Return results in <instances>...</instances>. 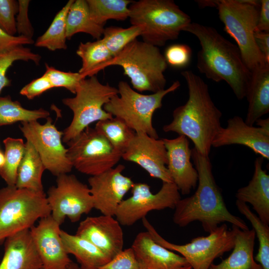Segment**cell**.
<instances>
[{
    "label": "cell",
    "instance_id": "obj_1",
    "mask_svg": "<svg viewBox=\"0 0 269 269\" xmlns=\"http://www.w3.org/2000/svg\"><path fill=\"white\" fill-rule=\"evenodd\" d=\"M191 159L198 172V186L191 196L180 199L175 207L174 223L184 227L199 221L205 232L213 231L226 222L246 230L249 227L241 218L232 214L227 208L221 191L216 183L209 156L191 149Z\"/></svg>",
    "mask_w": 269,
    "mask_h": 269
},
{
    "label": "cell",
    "instance_id": "obj_2",
    "mask_svg": "<svg viewBox=\"0 0 269 269\" xmlns=\"http://www.w3.org/2000/svg\"><path fill=\"white\" fill-rule=\"evenodd\" d=\"M188 90V99L175 108L173 119L163 126L165 132H174L190 139L201 154L209 156L212 141L222 126L221 112L214 104L207 84L191 70L181 72Z\"/></svg>",
    "mask_w": 269,
    "mask_h": 269
},
{
    "label": "cell",
    "instance_id": "obj_3",
    "mask_svg": "<svg viewBox=\"0 0 269 269\" xmlns=\"http://www.w3.org/2000/svg\"><path fill=\"white\" fill-rule=\"evenodd\" d=\"M195 36L201 48L197 53L198 71L216 82L224 81L238 100L246 97L252 72L247 67L237 45L214 27L191 22L184 29Z\"/></svg>",
    "mask_w": 269,
    "mask_h": 269
},
{
    "label": "cell",
    "instance_id": "obj_4",
    "mask_svg": "<svg viewBox=\"0 0 269 269\" xmlns=\"http://www.w3.org/2000/svg\"><path fill=\"white\" fill-rule=\"evenodd\" d=\"M132 25L140 26L143 41L163 46L176 39L191 22L190 17L172 0H139L129 6Z\"/></svg>",
    "mask_w": 269,
    "mask_h": 269
},
{
    "label": "cell",
    "instance_id": "obj_5",
    "mask_svg": "<svg viewBox=\"0 0 269 269\" xmlns=\"http://www.w3.org/2000/svg\"><path fill=\"white\" fill-rule=\"evenodd\" d=\"M205 5L217 9L224 30L236 42L244 63L251 72L269 63L259 50L254 38L260 0H206Z\"/></svg>",
    "mask_w": 269,
    "mask_h": 269
},
{
    "label": "cell",
    "instance_id": "obj_6",
    "mask_svg": "<svg viewBox=\"0 0 269 269\" xmlns=\"http://www.w3.org/2000/svg\"><path fill=\"white\" fill-rule=\"evenodd\" d=\"M119 66L130 79L133 87L152 93L165 89L164 75L167 64L159 48L137 39L128 44L103 67Z\"/></svg>",
    "mask_w": 269,
    "mask_h": 269
},
{
    "label": "cell",
    "instance_id": "obj_7",
    "mask_svg": "<svg viewBox=\"0 0 269 269\" xmlns=\"http://www.w3.org/2000/svg\"><path fill=\"white\" fill-rule=\"evenodd\" d=\"M180 86L174 81L168 88L149 95L140 94L133 89L128 82L118 84V95L115 96L104 106L105 111L123 120L135 133L142 132L154 138H158L152 125L154 112L161 108L162 100L168 94Z\"/></svg>",
    "mask_w": 269,
    "mask_h": 269
},
{
    "label": "cell",
    "instance_id": "obj_8",
    "mask_svg": "<svg viewBox=\"0 0 269 269\" xmlns=\"http://www.w3.org/2000/svg\"><path fill=\"white\" fill-rule=\"evenodd\" d=\"M44 192L8 186L0 188V243L30 229L38 219L51 215Z\"/></svg>",
    "mask_w": 269,
    "mask_h": 269
},
{
    "label": "cell",
    "instance_id": "obj_9",
    "mask_svg": "<svg viewBox=\"0 0 269 269\" xmlns=\"http://www.w3.org/2000/svg\"><path fill=\"white\" fill-rule=\"evenodd\" d=\"M117 95V88L109 84H102L96 75L83 79L75 97L62 99L63 104L73 114L70 124L63 132L62 141L67 143L93 123L112 118L113 116L104 110V106Z\"/></svg>",
    "mask_w": 269,
    "mask_h": 269
},
{
    "label": "cell",
    "instance_id": "obj_10",
    "mask_svg": "<svg viewBox=\"0 0 269 269\" xmlns=\"http://www.w3.org/2000/svg\"><path fill=\"white\" fill-rule=\"evenodd\" d=\"M142 222L152 239L158 244L171 251L178 253L185 259L192 269H209L213 261L234 247L235 233L229 229L226 223L219 226L207 236L193 238L184 245L170 243L162 237L146 219Z\"/></svg>",
    "mask_w": 269,
    "mask_h": 269
},
{
    "label": "cell",
    "instance_id": "obj_11",
    "mask_svg": "<svg viewBox=\"0 0 269 269\" xmlns=\"http://www.w3.org/2000/svg\"><path fill=\"white\" fill-rule=\"evenodd\" d=\"M67 144V156L73 167L91 176L114 167L122 156L103 135L90 127Z\"/></svg>",
    "mask_w": 269,
    "mask_h": 269
},
{
    "label": "cell",
    "instance_id": "obj_12",
    "mask_svg": "<svg viewBox=\"0 0 269 269\" xmlns=\"http://www.w3.org/2000/svg\"><path fill=\"white\" fill-rule=\"evenodd\" d=\"M46 197L51 215L60 225L66 217L76 223L94 208L89 187L73 174L57 176L56 184L49 189Z\"/></svg>",
    "mask_w": 269,
    "mask_h": 269
},
{
    "label": "cell",
    "instance_id": "obj_13",
    "mask_svg": "<svg viewBox=\"0 0 269 269\" xmlns=\"http://www.w3.org/2000/svg\"><path fill=\"white\" fill-rule=\"evenodd\" d=\"M131 190L132 196L121 202L114 216L124 226L134 225L151 211L174 209L181 199L179 191L173 182H162L161 188L155 194L145 183H134Z\"/></svg>",
    "mask_w": 269,
    "mask_h": 269
},
{
    "label": "cell",
    "instance_id": "obj_14",
    "mask_svg": "<svg viewBox=\"0 0 269 269\" xmlns=\"http://www.w3.org/2000/svg\"><path fill=\"white\" fill-rule=\"evenodd\" d=\"M19 128L38 153L46 170L56 176L71 171L73 166L67 156V148L62 144L63 133L52 124L50 117L43 125L37 121L21 122Z\"/></svg>",
    "mask_w": 269,
    "mask_h": 269
},
{
    "label": "cell",
    "instance_id": "obj_15",
    "mask_svg": "<svg viewBox=\"0 0 269 269\" xmlns=\"http://www.w3.org/2000/svg\"><path fill=\"white\" fill-rule=\"evenodd\" d=\"M124 165L116 166L88 178L94 208L102 215L114 216L116 210L134 182L122 172Z\"/></svg>",
    "mask_w": 269,
    "mask_h": 269
},
{
    "label": "cell",
    "instance_id": "obj_16",
    "mask_svg": "<svg viewBox=\"0 0 269 269\" xmlns=\"http://www.w3.org/2000/svg\"><path fill=\"white\" fill-rule=\"evenodd\" d=\"M122 158L136 163L151 177L162 182H173L167 168V152L162 139L135 133Z\"/></svg>",
    "mask_w": 269,
    "mask_h": 269
},
{
    "label": "cell",
    "instance_id": "obj_17",
    "mask_svg": "<svg viewBox=\"0 0 269 269\" xmlns=\"http://www.w3.org/2000/svg\"><path fill=\"white\" fill-rule=\"evenodd\" d=\"M60 226L50 215L39 219L38 224L30 229L41 269H67L72 262L63 244Z\"/></svg>",
    "mask_w": 269,
    "mask_h": 269
},
{
    "label": "cell",
    "instance_id": "obj_18",
    "mask_svg": "<svg viewBox=\"0 0 269 269\" xmlns=\"http://www.w3.org/2000/svg\"><path fill=\"white\" fill-rule=\"evenodd\" d=\"M240 144L251 149L263 158L269 159V128L247 124L241 117L235 116L227 121L215 136L212 147Z\"/></svg>",
    "mask_w": 269,
    "mask_h": 269
},
{
    "label": "cell",
    "instance_id": "obj_19",
    "mask_svg": "<svg viewBox=\"0 0 269 269\" xmlns=\"http://www.w3.org/2000/svg\"><path fill=\"white\" fill-rule=\"evenodd\" d=\"M114 216L88 217L81 221L76 235L83 238L112 259L123 250L124 234Z\"/></svg>",
    "mask_w": 269,
    "mask_h": 269
},
{
    "label": "cell",
    "instance_id": "obj_20",
    "mask_svg": "<svg viewBox=\"0 0 269 269\" xmlns=\"http://www.w3.org/2000/svg\"><path fill=\"white\" fill-rule=\"evenodd\" d=\"M162 139L167 152V168L173 182L182 194H189L197 185L198 172L191 161L188 138L179 135L174 138Z\"/></svg>",
    "mask_w": 269,
    "mask_h": 269
},
{
    "label": "cell",
    "instance_id": "obj_21",
    "mask_svg": "<svg viewBox=\"0 0 269 269\" xmlns=\"http://www.w3.org/2000/svg\"><path fill=\"white\" fill-rule=\"evenodd\" d=\"M139 269H180L184 258L157 243L147 231L139 233L131 247Z\"/></svg>",
    "mask_w": 269,
    "mask_h": 269
},
{
    "label": "cell",
    "instance_id": "obj_22",
    "mask_svg": "<svg viewBox=\"0 0 269 269\" xmlns=\"http://www.w3.org/2000/svg\"><path fill=\"white\" fill-rule=\"evenodd\" d=\"M0 269H41V262L30 229L5 240L4 252Z\"/></svg>",
    "mask_w": 269,
    "mask_h": 269
},
{
    "label": "cell",
    "instance_id": "obj_23",
    "mask_svg": "<svg viewBox=\"0 0 269 269\" xmlns=\"http://www.w3.org/2000/svg\"><path fill=\"white\" fill-rule=\"evenodd\" d=\"M264 158L257 157L254 172L248 184L237 191V200L252 205L257 216L265 224H269V175L263 169Z\"/></svg>",
    "mask_w": 269,
    "mask_h": 269
},
{
    "label": "cell",
    "instance_id": "obj_24",
    "mask_svg": "<svg viewBox=\"0 0 269 269\" xmlns=\"http://www.w3.org/2000/svg\"><path fill=\"white\" fill-rule=\"evenodd\" d=\"M251 72L245 97L249 104L245 122L254 126L258 120L269 112V63Z\"/></svg>",
    "mask_w": 269,
    "mask_h": 269
},
{
    "label": "cell",
    "instance_id": "obj_25",
    "mask_svg": "<svg viewBox=\"0 0 269 269\" xmlns=\"http://www.w3.org/2000/svg\"><path fill=\"white\" fill-rule=\"evenodd\" d=\"M235 242L230 255L218 264L213 263L209 269H263L254 257L256 234L254 230H243L232 225Z\"/></svg>",
    "mask_w": 269,
    "mask_h": 269
},
{
    "label": "cell",
    "instance_id": "obj_26",
    "mask_svg": "<svg viewBox=\"0 0 269 269\" xmlns=\"http://www.w3.org/2000/svg\"><path fill=\"white\" fill-rule=\"evenodd\" d=\"M60 235L66 252L74 256L80 269H98L111 259L83 238L61 229Z\"/></svg>",
    "mask_w": 269,
    "mask_h": 269
},
{
    "label": "cell",
    "instance_id": "obj_27",
    "mask_svg": "<svg viewBox=\"0 0 269 269\" xmlns=\"http://www.w3.org/2000/svg\"><path fill=\"white\" fill-rule=\"evenodd\" d=\"M45 169L38 153L31 143L26 141L24 154L17 171L15 186L43 192L42 176Z\"/></svg>",
    "mask_w": 269,
    "mask_h": 269
},
{
    "label": "cell",
    "instance_id": "obj_28",
    "mask_svg": "<svg viewBox=\"0 0 269 269\" xmlns=\"http://www.w3.org/2000/svg\"><path fill=\"white\" fill-rule=\"evenodd\" d=\"M104 28L91 18L86 0L74 1L66 16L67 39H71L77 33L83 32L98 40L103 35Z\"/></svg>",
    "mask_w": 269,
    "mask_h": 269
},
{
    "label": "cell",
    "instance_id": "obj_29",
    "mask_svg": "<svg viewBox=\"0 0 269 269\" xmlns=\"http://www.w3.org/2000/svg\"><path fill=\"white\" fill-rule=\"evenodd\" d=\"M76 53L82 60L78 72L85 78L102 70L103 66L114 57L101 38L93 42H81Z\"/></svg>",
    "mask_w": 269,
    "mask_h": 269
},
{
    "label": "cell",
    "instance_id": "obj_30",
    "mask_svg": "<svg viewBox=\"0 0 269 269\" xmlns=\"http://www.w3.org/2000/svg\"><path fill=\"white\" fill-rule=\"evenodd\" d=\"M90 15L97 24L104 26L109 19L125 20L129 17L130 0H86Z\"/></svg>",
    "mask_w": 269,
    "mask_h": 269
},
{
    "label": "cell",
    "instance_id": "obj_31",
    "mask_svg": "<svg viewBox=\"0 0 269 269\" xmlns=\"http://www.w3.org/2000/svg\"><path fill=\"white\" fill-rule=\"evenodd\" d=\"M74 1L69 0L56 14L48 28L35 41L36 47L46 48L50 51L67 49L66 16Z\"/></svg>",
    "mask_w": 269,
    "mask_h": 269
},
{
    "label": "cell",
    "instance_id": "obj_32",
    "mask_svg": "<svg viewBox=\"0 0 269 269\" xmlns=\"http://www.w3.org/2000/svg\"><path fill=\"white\" fill-rule=\"evenodd\" d=\"M49 112L43 109L28 110L17 101L12 100L10 96L0 97V127L18 122L36 121L49 117Z\"/></svg>",
    "mask_w": 269,
    "mask_h": 269
},
{
    "label": "cell",
    "instance_id": "obj_33",
    "mask_svg": "<svg viewBox=\"0 0 269 269\" xmlns=\"http://www.w3.org/2000/svg\"><path fill=\"white\" fill-rule=\"evenodd\" d=\"M95 129L122 154L135 134L123 120L114 117L97 122Z\"/></svg>",
    "mask_w": 269,
    "mask_h": 269
},
{
    "label": "cell",
    "instance_id": "obj_34",
    "mask_svg": "<svg viewBox=\"0 0 269 269\" xmlns=\"http://www.w3.org/2000/svg\"><path fill=\"white\" fill-rule=\"evenodd\" d=\"M4 163L0 167V176L8 186H15L17 171L23 158L25 143L22 138L8 137L3 140Z\"/></svg>",
    "mask_w": 269,
    "mask_h": 269
},
{
    "label": "cell",
    "instance_id": "obj_35",
    "mask_svg": "<svg viewBox=\"0 0 269 269\" xmlns=\"http://www.w3.org/2000/svg\"><path fill=\"white\" fill-rule=\"evenodd\" d=\"M239 211L251 223L259 241L258 253L254 258L263 269H269V227L253 212L247 204L236 200Z\"/></svg>",
    "mask_w": 269,
    "mask_h": 269
},
{
    "label": "cell",
    "instance_id": "obj_36",
    "mask_svg": "<svg viewBox=\"0 0 269 269\" xmlns=\"http://www.w3.org/2000/svg\"><path fill=\"white\" fill-rule=\"evenodd\" d=\"M140 26L132 25L128 28L111 26L104 28L103 43L113 57L120 52L128 44L140 36Z\"/></svg>",
    "mask_w": 269,
    "mask_h": 269
},
{
    "label": "cell",
    "instance_id": "obj_37",
    "mask_svg": "<svg viewBox=\"0 0 269 269\" xmlns=\"http://www.w3.org/2000/svg\"><path fill=\"white\" fill-rule=\"evenodd\" d=\"M41 57L33 53L29 48L19 46L8 50L0 52V94L2 90L11 85V81L6 76L8 69L16 61H31L38 65Z\"/></svg>",
    "mask_w": 269,
    "mask_h": 269
},
{
    "label": "cell",
    "instance_id": "obj_38",
    "mask_svg": "<svg viewBox=\"0 0 269 269\" xmlns=\"http://www.w3.org/2000/svg\"><path fill=\"white\" fill-rule=\"evenodd\" d=\"M44 74L48 78L53 88L63 87L74 94L80 82L85 78L79 72L60 71L46 63Z\"/></svg>",
    "mask_w": 269,
    "mask_h": 269
},
{
    "label": "cell",
    "instance_id": "obj_39",
    "mask_svg": "<svg viewBox=\"0 0 269 269\" xmlns=\"http://www.w3.org/2000/svg\"><path fill=\"white\" fill-rule=\"evenodd\" d=\"M18 9L17 1L0 0V27L11 35L16 33L15 16Z\"/></svg>",
    "mask_w": 269,
    "mask_h": 269
},
{
    "label": "cell",
    "instance_id": "obj_40",
    "mask_svg": "<svg viewBox=\"0 0 269 269\" xmlns=\"http://www.w3.org/2000/svg\"><path fill=\"white\" fill-rule=\"evenodd\" d=\"M167 64L176 68L186 66L192 57V49L185 44H175L168 46L164 55Z\"/></svg>",
    "mask_w": 269,
    "mask_h": 269
},
{
    "label": "cell",
    "instance_id": "obj_41",
    "mask_svg": "<svg viewBox=\"0 0 269 269\" xmlns=\"http://www.w3.org/2000/svg\"><path fill=\"white\" fill-rule=\"evenodd\" d=\"M98 269H139L132 248L123 250Z\"/></svg>",
    "mask_w": 269,
    "mask_h": 269
},
{
    "label": "cell",
    "instance_id": "obj_42",
    "mask_svg": "<svg viewBox=\"0 0 269 269\" xmlns=\"http://www.w3.org/2000/svg\"><path fill=\"white\" fill-rule=\"evenodd\" d=\"M17 1L18 9L15 18L16 32L19 36L32 39L34 34V29L28 16L30 0H18Z\"/></svg>",
    "mask_w": 269,
    "mask_h": 269
},
{
    "label": "cell",
    "instance_id": "obj_43",
    "mask_svg": "<svg viewBox=\"0 0 269 269\" xmlns=\"http://www.w3.org/2000/svg\"><path fill=\"white\" fill-rule=\"evenodd\" d=\"M53 88L48 78L44 74L25 85L20 90V94L31 100Z\"/></svg>",
    "mask_w": 269,
    "mask_h": 269
},
{
    "label": "cell",
    "instance_id": "obj_44",
    "mask_svg": "<svg viewBox=\"0 0 269 269\" xmlns=\"http://www.w3.org/2000/svg\"><path fill=\"white\" fill-rule=\"evenodd\" d=\"M34 43L32 39L22 36L11 35L0 27V52L19 46Z\"/></svg>",
    "mask_w": 269,
    "mask_h": 269
},
{
    "label": "cell",
    "instance_id": "obj_45",
    "mask_svg": "<svg viewBox=\"0 0 269 269\" xmlns=\"http://www.w3.org/2000/svg\"><path fill=\"white\" fill-rule=\"evenodd\" d=\"M256 31L269 32V0H261Z\"/></svg>",
    "mask_w": 269,
    "mask_h": 269
},
{
    "label": "cell",
    "instance_id": "obj_46",
    "mask_svg": "<svg viewBox=\"0 0 269 269\" xmlns=\"http://www.w3.org/2000/svg\"><path fill=\"white\" fill-rule=\"evenodd\" d=\"M254 38L257 46L265 61L269 63V32L256 31Z\"/></svg>",
    "mask_w": 269,
    "mask_h": 269
},
{
    "label": "cell",
    "instance_id": "obj_47",
    "mask_svg": "<svg viewBox=\"0 0 269 269\" xmlns=\"http://www.w3.org/2000/svg\"><path fill=\"white\" fill-rule=\"evenodd\" d=\"M67 269H80V268L78 264L72 261Z\"/></svg>",
    "mask_w": 269,
    "mask_h": 269
},
{
    "label": "cell",
    "instance_id": "obj_48",
    "mask_svg": "<svg viewBox=\"0 0 269 269\" xmlns=\"http://www.w3.org/2000/svg\"><path fill=\"white\" fill-rule=\"evenodd\" d=\"M4 160L5 158L4 153L0 150V167L3 165Z\"/></svg>",
    "mask_w": 269,
    "mask_h": 269
},
{
    "label": "cell",
    "instance_id": "obj_49",
    "mask_svg": "<svg viewBox=\"0 0 269 269\" xmlns=\"http://www.w3.org/2000/svg\"><path fill=\"white\" fill-rule=\"evenodd\" d=\"M180 269H192V268L189 265H188L185 267H182V268Z\"/></svg>",
    "mask_w": 269,
    "mask_h": 269
}]
</instances>
